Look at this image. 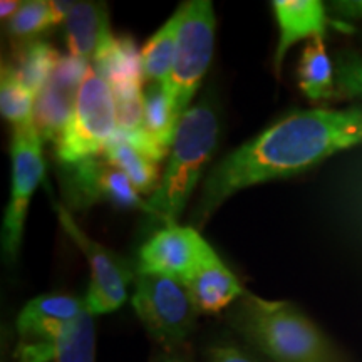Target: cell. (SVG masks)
Returning <instances> with one entry per match:
<instances>
[{"mask_svg": "<svg viewBox=\"0 0 362 362\" xmlns=\"http://www.w3.org/2000/svg\"><path fill=\"white\" fill-rule=\"evenodd\" d=\"M151 362H194L192 356L180 347H160L151 357Z\"/></svg>", "mask_w": 362, "mask_h": 362, "instance_id": "83f0119b", "label": "cell"}, {"mask_svg": "<svg viewBox=\"0 0 362 362\" xmlns=\"http://www.w3.org/2000/svg\"><path fill=\"white\" fill-rule=\"evenodd\" d=\"M90 67L89 61L62 54L51 78L35 98L34 126L44 143L56 144L74 111L81 83Z\"/></svg>", "mask_w": 362, "mask_h": 362, "instance_id": "7c38bea8", "label": "cell"}, {"mask_svg": "<svg viewBox=\"0 0 362 362\" xmlns=\"http://www.w3.org/2000/svg\"><path fill=\"white\" fill-rule=\"evenodd\" d=\"M181 24L180 7L171 13L168 21L163 24L155 34L149 37L141 47L144 81L165 84L173 69L176 56V44Z\"/></svg>", "mask_w": 362, "mask_h": 362, "instance_id": "ffe728a7", "label": "cell"}, {"mask_svg": "<svg viewBox=\"0 0 362 362\" xmlns=\"http://www.w3.org/2000/svg\"><path fill=\"white\" fill-rule=\"evenodd\" d=\"M206 362H270L259 352L232 342L214 344L206 351Z\"/></svg>", "mask_w": 362, "mask_h": 362, "instance_id": "484cf974", "label": "cell"}, {"mask_svg": "<svg viewBox=\"0 0 362 362\" xmlns=\"http://www.w3.org/2000/svg\"><path fill=\"white\" fill-rule=\"evenodd\" d=\"M11 165V197L2 223V253L4 260L16 264L24 238L27 210L45 178L44 141L34 121L12 128Z\"/></svg>", "mask_w": 362, "mask_h": 362, "instance_id": "52a82bcc", "label": "cell"}, {"mask_svg": "<svg viewBox=\"0 0 362 362\" xmlns=\"http://www.w3.org/2000/svg\"><path fill=\"white\" fill-rule=\"evenodd\" d=\"M51 362H96V327L88 309L67 327Z\"/></svg>", "mask_w": 362, "mask_h": 362, "instance_id": "7402d4cb", "label": "cell"}, {"mask_svg": "<svg viewBox=\"0 0 362 362\" xmlns=\"http://www.w3.org/2000/svg\"><path fill=\"white\" fill-rule=\"evenodd\" d=\"M143 98L144 128L163 149L170 151L178 133L181 116L176 112L165 84L151 83L144 89Z\"/></svg>", "mask_w": 362, "mask_h": 362, "instance_id": "44dd1931", "label": "cell"}, {"mask_svg": "<svg viewBox=\"0 0 362 362\" xmlns=\"http://www.w3.org/2000/svg\"><path fill=\"white\" fill-rule=\"evenodd\" d=\"M86 310V302L67 293H42L17 317L21 362H51L67 327Z\"/></svg>", "mask_w": 362, "mask_h": 362, "instance_id": "30bf717a", "label": "cell"}, {"mask_svg": "<svg viewBox=\"0 0 362 362\" xmlns=\"http://www.w3.org/2000/svg\"><path fill=\"white\" fill-rule=\"evenodd\" d=\"M181 24L176 56L165 89L175 110L183 117L205 78L215 51L216 16L210 0L181 4Z\"/></svg>", "mask_w": 362, "mask_h": 362, "instance_id": "277c9868", "label": "cell"}, {"mask_svg": "<svg viewBox=\"0 0 362 362\" xmlns=\"http://www.w3.org/2000/svg\"><path fill=\"white\" fill-rule=\"evenodd\" d=\"M327 13L334 17L337 24L362 21V0H337L327 4Z\"/></svg>", "mask_w": 362, "mask_h": 362, "instance_id": "4316f807", "label": "cell"}, {"mask_svg": "<svg viewBox=\"0 0 362 362\" xmlns=\"http://www.w3.org/2000/svg\"><path fill=\"white\" fill-rule=\"evenodd\" d=\"M362 144V106L297 111L240 144L206 175L189 225L205 226L242 189L288 178Z\"/></svg>", "mask_w": 362, "mask_h": 362, "instance_id": "6da1fadb", "label": "cell"}, {"mask_svg": "<svg viewBox=\"0 0 362 362\" xmlns=\"http://www.w3.org/2000/svg\"><path fill=\"white\" fill-rule=\"evenodd\" d=\"M21 6L22 2H19V0H2V4H0V17H2V21H11Z\"/></svg>", "mask_w": 362, "mask_h": 362, "instance_id": "f546056e", "label": "cell"}, {"mask_svg": "<svg viewBox=\"0 0 362 362\" xmlns=\"http://www.w3.org/2000/svg\"><path fill=\"white\" fill-rule=\"evenodd\" d=\"M93 62L94 71L106 81L112 94L143 90L141 49L131 35L112 34L99 49Z\"/></svg>", "mask_w": 362, "mask_h": 362, "instance_id": "5bb4252c", "label": "cell"}, {"mask_svg": "<svg viewBox=\"0 0 362 362\" xmlns=\"http://www.w3.org/2000/svg\"><path fill=\"white\" fill-rule=\"evenodd\" d=\"M185 285L200 314H218L245 293L237 275L221 262L216 252L198 267Z\"/></svg>", "mask_w": 362, "mask_h": 362, "instance_id": "9a60e30c", "label": "cell"}, {"mask_svg": "<svg viewBox=\"0 0 362 362\" xmlns=\"http://www.w3.org/2000/svg\"><path fill=\"white\" fill-rule=\"evenodd\" d=\"M226 320L250 349L270 362H347L336 344L287 300L245 291Z\"/></svg>", "mask_w": 362, "mask_h": 362, "instance_id": "7a4b0ae2", "label": "cell"}, {"mask_svg": "<svg viewBox=\"0 0 362 362\" xmlns=\"http://www.w3.org/2000/svg\"><path fill=\"white\" fill-rule=\"evenodd\" d=\"M275 22L279 27V42L274 54L275 76H280L284 59L297 42L304 39H324L329 24L327 7L320 0H274Z\"/></svg>", "mask_w": 362, "mask_h": 362, "instance_id": "4fadbf2b", "label": "cell"}, {"mask_svg": "<svg viewBox=\"0 0 362 362\" xmlns=\"http://www.w3.org/2000/svg\"><path fill=\"white\" fill-rule=\"evenodd\" d=\"M51 12H52V21L54 25L56 24H64L67 16H69L72 7H74V2H66V0H51Z\"/></svg>", "mask_w": 362, "mask_h": 362, "instance_id": "f1b7e54d", "label": "cell"}, {"mask_svg": "<svg viewBox=\"0 0 362 362\" xmlns=\"http://www.w3.org/2000/svg\"><path fill=\"white\" fill-rule=\"evenodd\" d=\"M298 88L310 101L336 99V69L325 51L324 39L307 42L297 67Z\"/></svg>", "mask_w": 362, "mask_h": 362, "instance_id": "e0dca14e", "label": "cell"}, {"mask_svg": "<svg viewBox=\"0 0 362 362\" xmlns=\"http://www.w3.org/2000/svg\"><path fill=\"white\" fill-rule=\"evenodd\" d=\"M116 133L117 117L112 90L90 66L81 83L69 123L56 143L59 165L101 156Z\"/></svg>", "mask_w": 362, "mask_h": 362, "instance_id": "5b68a950", "label": "cell"}, {"mask_svg": "<svg viewBox=\"0 0 362 362\" xmlns=\"http://www.w3.org/2000/svg\"><path fill=\"white\" fill-rule=\"evenodd\" d=\"M220 133L218 106L205 94L181 117L160 187L146 200V215L158 230L180 223L203 171L218 149Z\"/></svg>", "mask_w": 362, "mask_h": 362, "instance_id": "3957f363", "label": "cell"}, {"mask_svg": "<svg viewBox=\"0 0 362 362\" xmlns=\"http://www.w3.org/2000/svg\"><path fill=\"white\" fill-rule=\"evenodd\" d=\"M111 35L110 8L106 4L74 2L64 22V37L69 54L93 61Z\"/></svg>", "mask_w": 362, "mask_h": 362, "instance_id": "2e32d148", "label": "cell"}, {"mask_svg": "<svg viewBox=\"0 0 362 362\" xmlns=\"http://www.w3.org/2000/svg\"><path fill=\"white\" fill-rule=\"evenodd\" d=\"M52 206L59 223L89 264L90 280L84 300L86 309L93 315L111 314L121 309L128 300L129 285L134 284L138 275L136 264L89 237L61 202L52 200Z\"/></svg>", "mask_w": 362, "mask_h": 362, "instance_id": "ba28073f", "label": "cell"}, {"mask_svg": "<svg viewBox=\"0 0 362 362\" xmlns=\"http://www.w3.org/2000/svg\"><path fill=\"white\" fill-rule=\"evenodd\" d=\"M131 305L149 337L160 347H180L197 327L200 312L181 280L138 274Z\"/></svg>", "mask_w": 362, "mask_h": 362, "instance_id": "8992f818", "label": "cell"}, {"mask_svg": "<svg viewBox=\"0 0 362 362\" xmlns=\"http://www.w3.org/2000/svg\"><path fill=\"white\" fill-rule=\"evenodd\" d=\"M35 96L17 79L8 62L2 64L0 76V112L12 128L33 123Z\"/></svg>", "mask_w": 362, "mask_h": 362, "instance_id": "603a6c76", "label": "cell"}, {"mask_svg": "<svg viewBox=\"0 0 362 362\" xmlns=\"http://www.w3.org/2000/svg\"><path fill=\"white\" fill-rule=\"evenodd\" d=\"M214 247L192 225H168L156 230L143 243L134 262L138 274H156L187 282Z\"/></svg>", "mask_w": 362, "mask_h": 362, "instance_id": "8fae6325", "label": "cell"}, {"mask_svg": "<svg viewBox=\"0 0 362 362\" xmlns=\"http://www.w3.org/2000/svg\"><path fill=\"white\" fill-rule=\"evenodd\" d=\"M336 99H361L362 101V54L337 52Z\"/></svg>", "mask_w": 362, "mask_h": 362, "instance_id": "d4e9b609", "label": "cell"}, {"mask_svg": "<svg viewBox=\"0 0 362 362\" xmlns=\"http://www.w3.org/2000/svg\"><path fill=\"white\" fill-rule=\"evenodd\" d=\"M62 54L51 44L44 40H29V42L16 44L13 47L12 66L17 79L37 98L40 89L51 78Z\"/></svg>", "mask_w": 362, "mask_h": 362, "instance_id": "d6986e66", "label": "cell"}, {"mask_svg": "<svg viewBox=\"0 0 362 362\" xmlns=\"http://www.w3.org/2000/svg\"><path fill=\"white\" fill-rule=\"evenodd\" d=\"M59 185L67 210H89L99 203L148 214V203L133 187L128 176L103 156L59 165Z\"/></svg>", "mask_w": 362, "mask_h": 362, "instance_id": "9c48e42d", "label": "cell"}, {"mask_svg": "<svg viewBox=\"0 0 362 362\" xmlns=\"http://www.w3.org/2000/svg\"><path fill=\"white\" fill-rule=\"evenodd\" d=\"M54 25L51 4L45 0H27L22 2L19 11L7 21V33L16 44L29 42L44 34Z\"/></svg>", "mask_w": 362, "mask_h": 362, "instance_id": "cb8c5ba5", "label": "cell"}, {"mask_svg": "<svg viewBox=\"0 0 362 362\" xmlns=\"http://www.w3.org/2000/svg\"><path fill=\"white\" fill-rule=\"evenodd\" d=\"M110 165L128 176L139 194H153L160 187L161 178L158 163L129 144L119 133H116L110 144L104 148L103 155Z\"/></svg>", "mask_w": 362, "mask_h": 362, "instance_id": "ac0fdd59", "label": "cell"}]
</instances>
